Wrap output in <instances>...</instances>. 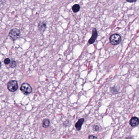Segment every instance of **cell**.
<instances>
[{
  "label": "cell",
  "mask_w": 139,
  "mask_h": 139,
  "mask_svg": "<svg viewBox=\"0 0 139 139\" xmlns=\"http://www.w3.org/2000/svg\"><path fill=\"white\" fill-rule=\"evenodd\" d=\"M50 124V122L49 119H44L43 120L42 122V126L43 128H48V127L49 126Z\"/></svg>",
  "instance_id": "9"
},
{
  "label": "cell",
  "mask_w": 139,
  "mask_h": 139,
  "mask_svg": "<svg viewBox=\"0 0 139 139\" xmlns=\"http://www.w3.org/2000/svg\"><path fill=\"white\" fill-rule=\"evenodd\" d=\"M47 23L45 21H41L38 23V28L41 34H43L47 28Z\"/></svg>",
  "instance_id": "5"
},
{
  "label": "cell",
  "mask_w": 139,
  "mask_h": 139,
  "mask_svg": "<svg viewBox=\"0 0 139 139\" xmlns=\"http://www.w3.org/2000/svg\"><path fill=\"white\" fill-rule=\"evenodd\" d=\"M99 129H100V127H99V126L98 125L96 124V125H94L93 126V130L94 131H98L99 130Z\"/></svg>",
  "instance_id": "13"
},
{
  "label": "cell",
  "mask_w": 139,
  "mask_h": 139,
  "mask_svg": "<svg viewBox=\"0 0 139 139\" xmlns=\"http://www.w3.org/2000/svg\"><path fill=\"white\" fill-rule=\"evenodd\" d=\"M97 35L98 34L97 29L96 28H94V29H93L92 34L91 38H90L88 41V43L90 44H93V43H94L97 38Z\"/></svg>",
  "instance_id": "6"
},
{
  "label": "cell",
  "mask_w": 139,
  "mask_h": 139,
  "mask_svg": "<svg viewBox=\"0 0 139 139\" xmlns=\"http://www.w3.org/2000/svg\"><path fill=\"white\" fill-rule=\"evenodd\" d=\"M72 9L73 12L77 13L80 11V6L79 4H75L72 6Z\"/></svg>",
  "instance_id": "10"
},
{
  "label": "cell",
  "mask_w": 139,
  "mask_h": 139,
  "mask_svg": "<svg viewBox=\"0 0 139 139\" xmlns=\"http://www.w3.org/2000/svg\"><path fill=\"white\" fill-rule=\"evenodd\" d=\"M17 62L14 60H12L11 61V62H10V65H9V67H11V68H14L15 67H16L17 66Z\"/></svg>",
  "instance_id": "11"
},
{
  "label": "cell",
  "mask_w": 139,
  "mask_h": 139,
  "mask_svg": "<svg viewBox=\"0 0 139 139\" xmlns=\"http://www.w3.org/2000/svg\"><path fill=\"white\" fill-rule=\"evenodd\" d=\"M127 1L129 2V3H133L136 1L137 0H126Z\"/></svg>",
  "instance_id": "16"
},
{
  "label": "cell",
  "mask_w": 139,
  "mask_h": 139,
  "mask_svg": "<svg viewBox=\"0 0 139 139\" xmlns=\"http://www.w3.org/2000/svg\"><path fill=\"white\" fill-rule=\"evenodd\" d=\"M8 35L13 41H15L20 38L21 32L19 29L17 28H13L10 30Z\"/></svg>",
  "instance_id": "1"
},
{
  "label": "cell",
  "mask_w": 139,
  "mask_h": 139,
  "mask_svg": "<svg viewBox=\"0 0 139 139\" xmlns=\"http://www.w3.org/2000/svg\"><path fill=\"white\" fill-rule=\"evenodd\" d=\"M84 121H85V119L83 118L79 119L78 120V121L76 123V124L75 125V128H76V129L77 130H81L82 126V124H83Z\"/></svg>",
  "instance_id": "8"
},
{
  "label": "cell",
  "mask_w": 139,
  "mask_h": 139,
  "mask_svg": "<svg viewBox=\"0 0 139 139\" xmlns=\"http://www.w3.org/2000/svg\"><path fill=\"white\" fill-rule=\"evenodd\" d=\"M110 43L113 45L119 44L121 42L122 38L119 34H115L112 35L109 38Z\"/></svg>",
  "instance_id": "4"
},
{
  "label": "cell",
  "mask_w": 139,
  "mask_h": 139,
  "mask_svg": "<svg viewBox=\"0 0 139 139\" xmlns=\"http://www.w3.org/2000/svg\"><path fill=\"white\" fill-rule=\"evenodd\" d=\"M111 91L112 94H117V93H118V91L116 87H114L111 88Z\"/></svg>",
  "instance_id": "12"
},
{
  "label": "cell",
  "mask_w": 139,
  "mask_h": 139,
  "mask_svg": "<svg viewBox=\"0 0 139 139\" xmlns=\"http://www.w3.org/2000/svg\"><path fill=\"white\" fill-rule=\"evenodd\" d=\"M130 125L132 127L138 126L139 124V119L137 117H133L129 121Z\"/></svg>",
  "instance_id": "7"
},
{
  "label": "cell",
  "mask_w": 139,
  "mask_h": 139,
  "mask_svg": "<svg viewBox=\"0 0 139 139\" xmlns=\"http://www.w3.org/2000/svg\"><path fill=\"white\" fill-rule=\"evenodd\" d=\"M4 62L5 65H9L11 62L10 59L9 58H5V59L4 60Z\"/></svg>",
  "instance_id": "14"
},
{
  "label": "cell",
  "mask_w": 139,
  "mask_h": 139,
  "mask_svg": "<svg viewBox=\"0 0 139 139\" xmlns=\"http://www.w3.org/2000/svg\"><path fill=\"white\" fill-rule=\"evenodd\" d=\"M88 139H97V137L93 135H90L88 136Z\"/></svg>",
  "instance_id": "15"
},
{
  "label": "cell",
  "mask_w": 139,
  "mask_h": 139,
  "mask_svg": "<svg viewBox=\"0 0 139 139\" xmlns=\"http://www.w3.org/2000/svg\"><path fill=\"white\" fill-rule=\"evenodd\" d=\"M20 90L24 95H28L32 92V88L29 84L25 82L21 85Z\"/></svg>",
  "instance_id": "2"
},
{
  "label": "cell",
  "mask_w": 139,
  "mask_h": 139,
  "mask_svg": "<svg viewBox=\"0 0 139 139\" xmlns=\"http://www.w3.org/2000/svg\"><path fill=\"white\" fill-rule=\"evenodd\" d=\"M7 85L8 90L11 92H14L17 91L18 88V82L16 80H11L9 81Z\"/></svg>",
  "instance_id": "3"
}]
</instances>
